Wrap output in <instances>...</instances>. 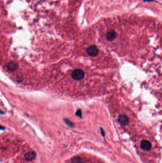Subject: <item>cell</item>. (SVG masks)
<instances>
[{"label": "cell", "instance_id": "6da1fadb", "mask_svg": "<svg viewBox=\"0 0 162 163\" xmlns=\"http://www.w3.org/2000/svg\"><path fill=\"white\" fill-rule=\"evenodd\" d=\"M85 76L84 72L80 69H77L74 70L71 74L72 78L76 81L82 80Z\"/></svg>", "mask_w": 162, "mask_h": 163}, {"label": "cell", "instance_id": "7a4b0ae2", "mask_svg": "<svg viewBox=\"0 0 162 163\" xmlns=\"http://www.w3.org/2000/svg\"><path fill=\"white\" fill-rule=\"evenodd\" d=\"M87 54L92 57L96 56L98 54V49L96 45H92L86 49Z\"/></svg>", "mask_w": 162, "mask_h": 163}, {"label": "cell", "instance_id": "3957f363", "mask_svg": "<svg viewBox=\"0 0 162 163\" xmlns=\"http://www.w3.org/2000/svg\"><path fill=\"white\" fill-rule=\"evenodd\" d=\"M141 148L144 151H149L152 147L151 144L148 141L144 140L140 143Z\"/></svg>", "mask_w": 162, "mask_h": 163}, {"label": "cell", "instance_id": "277c9868", "mask_svg": "<svg viewBox=\"0 0 162 163\" xmlns=\"http://www.w3.org/2000/svg\"><path fill=\"white\" fill-rule=\"evenodd\" d=\"M118 121L121 125H126L128 124L129 119L126 115H121L118 117Z\"/></svg>", "mask_w": 162, "mask_h": 163}, {"label": "cell", "instance_id": "5b68a950", "mask_svg": "<svg viewBox=\"0 0 162 163\" xmlns=\"http://www.w3.org/2000/svg\"><path fill=\"white\" fill-rule=\"evenodd\" d=\"M36 156V154L35 152H29L26 153L24 156V158L28 162H31L35 159Z\"/></svg>", "mask_w": 162, "mask_h": 163}, {"label": "cell", "instance_id": "8992f818", "mask_svg": "<svg viewBox=\"0 0 162 163\" xmlns=\"http://www.w3.org/2000/svg\"><path fill=\"white\" fill-rule=\"evenodd\" d=\"M6 67L8 71L13 72L18 68V65L15 62H10L7 64Z\"/></svg>", "mask_w": 162, "mask_h": 163}, {"label": "cell", "instance_id": "52a82bcc", "mask_svg": "<svg viewBox=\"0 0 162 163\" xmlns=\"http://www.w3.org/2000/svg\"><path fill=\"white\" fill-rule=\"evenodd\" d=\"M116 37V33L115 31L111 30L107 32L106 34V38L107 41L111 42L114 40Z\"/></svg>", "mask_w": 162, "mask_h": 163}, {"label": "cell", "instance_id": "ba28073f", "mask_svg": "<svg viewBox=\"0 0 162 163\" xmlns=\"http://www.w3.org/2000/svg\"><path fill=\"white\" fill-rule=\"evenodd\" d=\"M71 162L72 163H82V160L80 157H75L72 159Z\"/></svg>", "mask_w": 162, "mask_h": 163}, {"label": "cell", "instance_id": "9c48e42d", "mask_svg": "<svg viewBox=\"0 0 162 163\" xmlns=\"http://www.w3.org/2000/svg\"><path fill=\"white\" fill-rule=\"evenodd\" d=\"M64 122H65V123L68 126H70L71 127H74L75 126L74 124L72 122H71L70 120H69L68 119H64Z\"/></svg>", "mask_w": 162, "mask_h": 163}, {"label": "cell", "instance_id": "30bf717a", "mask_svg": "<svg viewBox=\"0 0 162 163\" xmlns=\"http://www.w3.org/2000/svg\"><path fill=\"white\" fill-rule=\"evenodd\" d=\"M76 115L79 117H81V118L82 117V111H81V109H78L76 113Z\"/></svg>", "mask_w": 162, "mask_h": 163}, {"label": "cell", "instance_id": "8fae6325", "mask_svg": "<svg viewBox=\"0 0 162 163\" xmlns=\"http://www.w3.org/2000/svg\"><path fill=\"white\" fill-rule=\"evenodd\" d=\"M101 134H102V136H105V134H104V132L103 130H102V129H101Z\"/></svg>", "mask_w": 162, "mask_h": 163}]
</instances>
